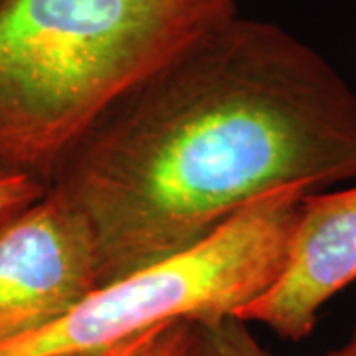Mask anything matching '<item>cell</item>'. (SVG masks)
Segmentation results:
<instances>
[{
    "mask_svg": "<svg viewBox=\"0 0 356 356\" xmlns=\"http://www.w3.org/2000/svg\"><path fill=\"white\" fill-rule=\"evenodd\" d=\"M184 356H277L250 331V323L236 315L188 321ZM323 356H341L339 346Z\"/></svg>",
    "mask_w": 356,
    "mask_h": 356,
    "instance_id": "8992f818",
    "label": "cell"
},
{
    "mask_svg": "<svg viewBox=\"0 0 356 356\" xmlns=\"http://www.w3.org/2000/svg\"><path fill=\"white\" fill-rule=\"evenodd\" d=\"M339 350H341V356H356V327L355 331L350 332V337L339 346Z\"/></svg>",
    "mask_w": 356,
    "mask_h": 356,
    "instance_id": "30bf717a",
    "label": "cell"
},
{
    "mask_svg": "<svg viewBox=\"0 0 356 356\" xmlns=\"http://www.w3.org/2000/svg\"><path fill=\"white\" fill-rule=\"evenodd\" d=\"M99 285L95 234L64 192L0 220V343L67 313Z\"/></svg>",
    "mask_w": 356,
    "mask_h": 356,
    "instance_id": "277c9868",
    "label": "cell"
},
{
    "mask_svg": "<svg viewBox=\"0 0 356 356\" xmlns=\"http://www.w3.org/2000/svg\"><path fill=\"white\" fill-rule=\"evenodd\" d=\"M188 343V321L166 325L149 356H184Z\"/></svg>",
    "mask_w": 356,
    "mask_h": 356,
    "instance_id": "ba28073f",
    "label": "cell"
},
{
    "mask_svg": "<svg viewBox=\"0 0 356 356\" xmlns=\"http://www.w3.org/2000/svg\"><path fill=\"white\" fill-rule=\"evenodd\" d=\"M356 180V91L283 26L232 16L117 102L48 186L88 218L99 285L186 252L269 192Z\"/></svg>",
    "mask_w": 356,
    "mask_h": 356,
    "instance_id": "6da1fadb",
    "label": "cell"
},
{
    "mask_svg": "<svg viewBox=\"0 0 356 356\" xmlns=\"http://www.w3.org/2000/svg\"><path fill=\"white\" fill-rule=\"evenodd\" d=\"M165 327H159V329H153V331L143 332V334L135 337V339H129L125 343L115 344L111 348H105V350H99V353L77 356H149V353L153 350L154 343L159 341L161 332L165 331Z\"/></svg>",
    "mask_w": 356,
    "mask_h": 356,
    "instance_id": "9c48e42d",
    "label": "cell"
},
{
    "mask_svg": "<svg viewBox=\"0 0 356 356\" xmlns=\"http://www.w3.org/2000/svg\"><path fill=\"white\" fill-rule=\"evenodd\" d=\"M4 2H6V0H0V6H2V4H4Z\"/></svg>",
    "mask_w": 356,
    "mask_h": 356,
    "instance_id": "8fae6325",
    "label": "cell"
},
{
    "mask_svg": "<svg viewBox=\"0 0 356 356\" xmlns=\"http://www.w3.org/2000/svg\"><path fill=\"white\" fill-rule=\"evenodd\" d=\"M46 188L34 178L0 172V220L38 200Z\"/></svg>",
    "mask_w": 356,
    "mask_h": 356,
    "instance_id": "52a82bcc",
    "label": "cell"
},
{
    "mask_svg": "<svg viewBox=\"0 0 356 356\" xmlns=\"http://www.w3.org/2000/svg\"><path fill=\"white\" fill-rule=\"evenodd\" d=\"M309 192L257 198L191 250L102 283L62 317L0 343V356L93 355L177 321L236 315L277 280Z\"/></svg>",
    "mask_w": 356,
    "mask_h": 356,
    "instance_id": "3957f363",
    "label": "cell"
},
{
    "mask_svg": "<svg viewBox=\"0 0 356 356\" xmlns=\"http://www.w3.org/2000/svg\"><path fill=\"white\" fill-rule=\"evenodd\" d=\"M356 281V186L309 192L301 200L285 266L236 317L281 339L303 341L321 309Z\"/></svg>",
    "mask_w": 356,
    "mask_h": 356,
    "instance_id": "5b68a950",
    "label": "cell"
},
{
    "mask_svg": "<svg viewBox=\"0 0 356 356\" xmlns=\"http://www.w3.org/2000/svg\"><path fill=\"white\" fill-rule=\"evenodd\" d=\"M238 14V0H6L0 172L50 184L115 103Z\"/></svg>",
    "mask_w": 356,
    "mask_h": 356,
    "instance_id": "7a4b0ae2",
    "label": "cell"
}]
</instances>
